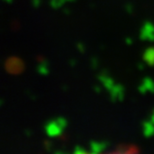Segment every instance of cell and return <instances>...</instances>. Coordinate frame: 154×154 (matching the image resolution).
Wrapping results in <instances>:
<instances>
[{"mask_svg": "<svg viewBox=\"0 0 154 154\" xmlns=\"http://www.w3.org/2000/svg\"><path fill=\"white\" fill-rule=\"evenodd\" d=\"M106 149H107V144L105 142L94 141V142H91L89 151L92 153H100V152H103Z\"/></svg>", "mask_w": 154, "mask_h": 154, "instance_id": "cell-4", "label": "cell"}, {"mask_svg": "<svg viewBox=\"0 0 154 154\" xmlns=\"http://www.w3.org/2000/svg\"><path fill=\"white\" fill-rule=\"evenodd\" d=\"M139 90L141 93H146V92L154 93V82L149 78L144 79L142 82V85L139 86Z\"/></svg>", "mask_w": 154, "mask_h": 154, "instance_id": "cell-3", "label": "cell"}, {"mask_svg": "<svg viewBox=\"0 0 154 154\" xmlns=\"http://www.w3.org/2000/svg\"><path fill=\"white\" fill-rule=\"evenodd\" d=\"M100 81L102 82V84L104 85L105 87H107V88L109 90L112 88V87L115 85L113 80L111 78V77H109L107 75H101L100 76Z\"/></svg>", "mask_w": 154, "mask_h": 154, "instance_id": "cell-7", "label": "cell"}, {"mask_svg": "<svg viewBox=\"0 0 154 154\" xmlns=\"http://www.w3.org/2000/svg\"><path fill=\"white\" fill-rule=\"evenodd\" d=\"M134 151H135V149H132V147H128V146H119L114 150L115 153H130V152H134Z\"/></svg>", "mask_w": 154, "mask_h": 154, "instance_id": "cell-8", "label": "cell"}, {"mask_svg": "<svg viewBox=\"0 0 154 154\" xmlns=\"http://www.w3.org/2000/svg\"><path fill=\"white\" fill-rule=\"evenodd\" d=\"M75 153H86L87 150H85V149H83L82 147H76V149H74Z\"/></svg>", "mask_w": 154, "mask_h": 154, "instance_id": "cell-9", "label": "cell"}, {"mask_svg": "<svg viewBox=\"0 0 154 154\" xmlns=\"http://www.w3.org/2000/svg\"><path fill=\"white\" fill-rule=\"evenodd\" d=\"M109 92H111V96L113 100H120L124 97V88L123 86H121L119 85H114L109 89Z\"/></svg>", "mask_w": 154, "mask_h": 154, "instance_id": "cell-2", "label": "cell"}, {"mask_svg": "<svg viewBox=\"0 0 154 154\" xmlns=\"http://www.w3.org/2000/svg\"><path fill=\"white\" fill-rule=\"evenodd\" d=\"M141 38L147 41H154V25L151 23H146L140 32Z\"/></svg>", "mask_w": 154, "mask_h": 154, "instance_id": "cell-1", "label": "cell"}, {"mask_svg": "<svg viewBox=\"0 0 154 154\" xmlns=\"http://www.w3.org/2000/svg\"><path fill=\"white\" fill-rule=\"evenodd\" d=\"M144 60L150 66H154V48H149L143 55Z\"/></svg>", "mask_w": 154, "mask_h": 154, "instance_id": "cell-5", "label": "cell"}, {"mask_svg": "<svg viewBox=\"0 0 154 154\" xmlns=\"http://www.w3.org/2000/svg\"><path fill=\"white\" fill-rule=\"evenodd\" d=\"M143 134L148 137L154 135V124L152 122L148 121L143 124Z\"/></svg>", "mask_w": 154, "mask_h": 154, "instance_id": "cell-6", "label": "cell"}, {"mask_svg": "<svg viewBox=\"0 0 154 154\" xmlns=\"http://www.w3.org/2000/svg\"><path fill=\"white\" fill-rule=\"evenodd\" d=\"M149 121H150V122H152V123L154 124V112H153V113H152V115H151V117H150Z\"/></svg>", "mask_w": 154, "mask_h": 154, "instance_id": "cell-10", "label": "cell"}]
</instances>
